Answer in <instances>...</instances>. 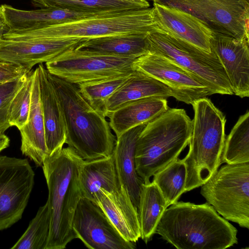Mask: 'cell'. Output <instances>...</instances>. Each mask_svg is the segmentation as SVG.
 <instances>
[{"instance_id": "19", "label": "cell", "mask_w": 249, "mask_h": 249, "mask_svg": "<svg viewBox=\"0 0 249 249\" xmlns=\"http://www.w3.org/2000/svg\"><path fill=\"white\" fill-rule=\"evenodd\" d=\"M146 124H142L133 127L117 137L112 154L120 183L127 191L138 212L144 182L136 170L135 152L138 138Z\"/></svg>"}, {"instance_id": "14", "label": "cell", "mask_w": 249, "mask_h": 249, "mask_svg": "<svg viewBox=\"0 0 249 249\" xmlns=\"http://www.w3.org/2000/svg\"><path fill=\"white\" fill-rule=\"evenodd\" d=\"M83 40L71 38H3L0 41V59L31 70L36 64L50 62L76 49Z\"/></svg>"}, {"instance_id": "32", "label": "cell", "mask_w": 249, "mask_h": 249, "mask_svg": "<svg viewBox=\"0 0 249 249\" xmlns=\"http://www.w3.org/2000/svg\"><path fill=\"white\" fill-rule=\"evenodd\" d=\"M34 71L27 74L21 87L13 97L8 110V122L11 126L18 130L27 123L30 113Z\"/></svg>"}, {"instance_id": "5", "label": "cell", "mask_w": 249, "mask_h": 249, "mask_svg": "<svg viewBox=\"0 0 249 249\" xmlns=\"http://www.w3.org/2000/svg\"><path fill=\"white\" fill-rule=\"evenodd\" d=\"M189 151L182 159L186 166L184 192L200 187L221 164L226 119L207 97L195 101Z\"/></svg>"}, {"instance_id": "15", "label": "cell", "mask_w": 249, "mask_h": 249, "mask_svg": "<svg viewBox=\"0 0 249 249\" xmlns=\"http://www.w3.org/2000/svg\"><path fill=\"white\" fill-rule=\"evenodd\" d=\"M211 45L224 68L233 94L249 97V40L213 32Z\"/></svg>"}, {"instance_id": "30", "label": "cell", "mask_w": 249, "mask_h": 249, "mask_svg": "<svg viewBox=\"0 0 249 249\" xmlns=\"http://www.w3.org/2000/svg\"><path fill=\"white\" fill-rule=\"evenodd\" d=\"M48 203L40 207L29 226L11 249H45L50 231Z\"/></svg>"}, {"instance_id": "28", "label": "cell", "mask_w": 249, "mask_h": 249, "mask_svg": "<svg viewBox=\"0 0 249 249\" xmlns=\"http://www.w3.org/2000/svg\"><path fill=\"white\" fill-rule=\"evenodd\" d=\"M249 162V111L240 116L225 138L221 163Z\"/></svg>"}, {"instance_id": "12", "label": "cell", "mask_w": 249, "mask_h": 249, "mask_svg": "<svg viewBox=\"0 0 249 249\" xmlns=\"http://www.w3.org/2000/svg\"><path fill=\"white\" fill-rule=\"evenodd\" d=\"M134 70L142 72L162 83L172 91V97L192 105L200 99L213 94L200 78L160 55L148 52L134 62Z\"/></svg>"}, {"instance_id": "34", "label": "cell", "mask_w": 249, "mask_h": 249, "mask_svg": "<svg viewBox=\"0 0 249 249\" xmlns=\"http://www.w3.org/2000/svg\"><path fill=\"white\" fill-rule=\"evenodd\" d=\"M31 70H28L17 64L0 59V84L22 78Z\"/></svg>"}, {"instance_id": "3", "label": "cell", "mask_w": 249, "mask_h": 249, "mask_svg": "<svg viewBox=\"0 0 249 249\" xmlns=\"http://www.w3.org/2000/svg\"><path fill=\"white\" fill-rule=\"evenodd\" d=\"M50 74L64 111L68 146L84 160L111 156L116 139L106 116L88 102L77 85Z\"/></svg>"}, {"instance_id": "20", "label": "cell", "mask_w": 249, "mask_h": 249, "mask_svg": "<svg viewBox=\"0 0 249 249\" xmlns=\"http://www.w3.org/2000/svg\"><path fill=\"white\" fill-rule=\"evenodd\" d=\"M0 12L9 29V30L12 31L40 29L51 25L80 20L96 14L77 12L55 7L24 10L17 9L7 4H2L0 6Z\"/></svg>"}, {"instance_id": "27", "label": "cell", "mask_w": 249, "mask_h": 249, "mask_svg": "<svg viewBox=\"0 0 249 249\" xmlns=\"http://www.w3.org/2000/svg\"><path fill=\"white\" fill-rule=\"evenodd\" d=\"M167 207L161 193L153 181L142 184L138 215L141 238L146 244L156 233L158 223Z\"/></svg>"}, {"instance_id": "10", "label": "cell", "mask_w": 249, "mask_h": 249, "mask_svg": "<svg viewBox=\"0 0 249 249\" xmlns=\"http://www.w3.org/2000/svg\"><path fill=\"white\" fill-rule=\"evenodd\" d=\"M196 17L213 32L249 40V0H151Z\"/></svg>"}, {"instance_id": "6", "label": "cell", "mask_w": 249, "mask_h": 249, "mask_svg": "<svg viewBox=\"0 0 249 249\" xmlns=\"http://www.w3.org/2000/svg\"><path fill=\"white\" fill-rule=\"evenodd\" d=\"M153 8L96 14L80 20L24 31H13V38H71L82 40L157 31Z\"/></svg>"}, {"instance_id": "36", "label": "cell", "mask_w": 249, "mask_h": 249, "mask_svg": "<svg viewBox=\"0 0 249 249\" xmlns=\"http://www.w3.org/2000/svg\"><path fill=\"white\" fill-rule=\"evenodd\" d=\"M10 140L4 133H0V152L8 147Z\"/></svg>"}, {"instance_id": "31", "label": "cell", "mask_w": 249, "mask_h": 249, "mask_svg": "<svg viewBox=\"0 0 249 249\" xmlns=\"http://www.w3.org/2000/svg\"><path fill=\"white\" fill-rule=\"evenodd\" d=\"M132 73L77 86L88 102L106 116V106L107 100L125 83Z\"/></svg>"}, {"instance_id": "33", "label": "cell", "mask_w": 249, "mask_h": 249, "mask_svg": "<svg viewBox=\"0 0 249 249\" xmlns=\"http://www.w3.org/2000/svg\"><path fill=\"white\" fill-rule=\"evenodd\" d=\"M27 74L22 78L0 84V133H4L11 126L8 122L9 106L15 95L23 85Z\"/></svg>"}, {"instance_id": "11", "label": "cell", "mask_w": 249, "mask_h": 249, "mask_svg": "<svg viewBox=\"0 0 249 249\" xmlns=\"http://www.w3.org/2000/svg\"><path fill=\"white\" fill-rule=\"evenodd\" d=\"M35 176L27 159L0 156V231L21 219L33 188Z\"/></svg>"}, {"instance_id": "9", "label": "cell", "mask_w": 249, "mask_h": 249, "mask_svg": "<svg viewBox=\"0 0 249 249\" xmlns=\"http://www.w3.org/2000/svg\"><path fill=\"white\" fill-rule=\"evenodd\" d=\"M137 58L102 55L76 48L45 64L50 73L78 86L132 73Z\"/></svg>"}, {"instance_id": "16", "label": "cell", "mask_w": 249, "mask_h": 249, "mask_svg": "<svg viewBox=\"0 0 249 249\" xmlns=\"http://www.w3.org/2000/svg\"><path fill=\"white\" fill-rule=\"evenodd\" d=\"M159 30L178 38L207 52L212 51L213 32L196 17L181 9L153 2Z\"/></svg>"}, {"instance_id": "21", "label": "cell", "mask_w": 249, "mask_h": 249, "mask_svg": "<svg viewBox=\"0 0 249 249\" xmlns=\"http://www.w3.org/2000/svg\"><path fill=\"white\" fill-rule=\"evenodd\" d=\"M19 130L21 138L20 149L22 154L33 160L37 166L42 167L44 160L49 156L36 69L34 71L28 120Z\"/></svg>"}, {"instance_id": "24", "label": "cell", "mask_w": 249, "mask_h": 249, "mask_svg": "<svg viewBox=\"0 0 249 249\" xmlns=\"http://www.w3.org/2000/svg\"><path fill=\"white\" fill-rule=\"evenodd\" d=\"M147 34H121L90 38L82 41L76 49L106 55L139 57L148 52Z\"/></svg>"}, {"instance_id": "18", "label": "cell", "mask_w": 249, "mask_h": 249, "mask_svg": "<svg viewBox=\"0 0 249 249\" xmlns=\"http://www.w3.org/2000/svg\"><path fill=\"white\" fill-rule=\"evenodd\" d=\"M92 201L101 208L126 240L136 243L141 238L138 212L123 185L112 193L100 189Z\"/></svg>"}, {"instance_id": "7", "label": "cell", "mask_w": 249, "mask_h": 249, "mask_svg": "<svg viewBox=\"0 0 249 249\" xmlns=\"http://www.w3.org/2000/svg\"><path fill=\"white\" fill-rule=\"evenodd\" d=\"M146 39L148 52L173 61L200 78L213 94H233L224 68L213 51L206 52L160 30L148 33Z\"/></svg>"}, {"instance_id": "35", "label": "cell", "mask_w": 249, "mask_h": 249, "mask_svg": "<svg viewBox=\"0 0 249 249\" xmlns=\"http://www.w3.org/2000/svg\"><path fill=\"white\" fill-rule=\"evenodd\" d=\"M4 18L0 12V41L3 39V35L9 31Z\"/></svg>"}, {"instance_id": "22", "label": "cell", "mask_w": 249, "mask_h": 249, "mask_svg": "<svg viewBox=\"0 0 249 249\" xmlns=\"http://www.w3.org/2000/svg\"><path fill=\"white\" fill-rule=\"evenodd\" d=\"M166 99L148 97L129 102L108 113L109 124L116 138L127 130L147 124L168 109Z\"/></svg>"}, {"instance_id": "29", "label": "cell", "mask_w": 249, "mask_h": 249, "mask_svg": "<svg viewBox=\"0 0 249 249\" xmlns=\"http://www.w3.org/2000/svg\"><path fill=\"white\" fill-rule=\"evenodd\" d=\"M153 177L152 181L160 189L167 207L178 202L185 193L186 169L182 159L174 160Z\"/></svg>"}, {"instance_id": "26", "label": "cell", "mask_w": 249, "mask_h": 249, "mask_svg": "<svg viewBox=\"0 0 249 249\" xmlns=\"http://www.w3.org/2000/svg\"><path fill=\"white\" fill-rule=\"evenodd\" d=\"M40 8L55 7L93 14L150 7L146 0H30Z\"/></svg>"}, {"instance_id": "2", "label": "cell", "mask_w": 249, "mask_h": 249, "mask_svg": "<svg viewBox=\"0 0 249 249\" xmlns=\"http://www.w3.org/2000/svg\"><path fill=\"white\" fill-rule=\"evenodd\" d=\"M82 160L69 147L47 157L42 167L48 189L50 226L45 249H63L76 238L72 227L82 197L79 171Z\"/></svg>"}, {"instance_id": "4", "label": "cell", "mask_w": 249, "mask_h": 249, "mask_svg": "<svg viewBox=\"0 0 249 249\" xmlns=\"http://www.w3.org/2000/svg\"><path fill=\"white\" fill-rule=\"evenodd\" d=\"M192 120L182 108H168L147 124L136 145L137 173L144 183L178 157L188 145Z\"/></svg>"}, {"instance_id": "17", "label": "cell", "mask_w": 249, "mask_h": 249, "mask_svg": "<svg viewBox=\"0 0 249 249\" xmlns=\"http://www.w3.org/2000/svg\"><path fill=\"white\" fill-rule=\"evenodd\" d=\"M43 113L48 156L62 149L66 140V127L62 106L50 73L42 64L36 69Z\"/></svg>"}, {"instance_id": "8", "label": "cell", "mask_w": 249, "mask_h": 249, "mask_svg": "<svg viewBox=\"0 0 249 249\" xmlns=\"http://www.w3.org/2000/svg\"><path fill=\"white\" fill-rule=\"evenodd\" d=\"M200 194L224 218L249 229V162L218 168Z\"/></svg>"}, {"instance_id": "25", "label": "cell", "mask_w": 249, "mask_h": 249, "mask_svg": "<svg viewBox=\"0 0 249 249\" xmlns=\"http://www.w3.org/2000/svg\"><path fill=\"white\" fill-rule=\"evenodd\" d=\"M152 96L167 99L172 97V92L160 81L135 70L125 83L107 100L106 106V117L108 113L129 102Z\"/></svg>"}, {"instance_id": "13", "label": "cell", "mask_w": 249, "mask_h": 249, "mask_svg": "<svg viewBox=\"0 0 249 249\" xmlns=\"http://www.w3.org/2000/svg\"><path fill=\"white\" fill-rule=\"evenodd\" d=\"M76 238L90 249H133L135 243L124 238L101 208L92 201L80 199L72 224Z\"/></svg>"}, {"instance_id": "1", "label": "cell", "mask_w": 249, "mask_h": 249, "mask_svg": "<svg viewBox=\"0 0 249 249\" xmlns=\"http://www.w3.org/2000/svg\"><path fill=\"white\" fill-rule=\"evenodd\" d=\"M156 233L178 249H225L238 243L236 228L207 202L171 205Z\"/></svg>"}, {"instance_id": "23", "label": "cell", "mask_w": 249, "mask_h": 249, "mask_svg": "<svg viewBox=\"0 0 249 249\" xmlns=\"http://www.w3.org/2000/svg\"><path fill=\"white\" fill-rule=\"evenodd\" d=\"M82 197L91 201L100 189L112 193L121 187L112 155L91 160H83L79 171Z\"/></svg>"}]
</instances>
